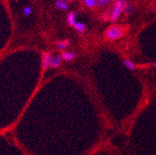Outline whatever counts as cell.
<instances>
[{"label": "cell", "mask_w": 156, "mask_h": 155, "mask_svg": "<svg viewBox=\"0 0 156 155\" xmlns=\"http://www.w3.org/2000/svg\"><path fill=\"white\" fill-rule=\"evenodd\" d=\"M127 1L126 0H116V2L113 5L112 10L110 14V20L112 22H116L119 19L121 13L125 10Z\"/></svg>", "instance_id": "1"}, {"label": "cell", "mask_w": 156, "mask_h": 155, "mask_svg": "<svg viewBox=\"0 0 156 155\" xmlns=\"http://www.w3.org/2000/svg\"><path fill=\"white\" fill-rule=\"evenodd\" d=\"M125 33V29L122 26L119 25H113L109 27L105 32V36L110 40H116L119 39L120 37L123 36Z\"/></svg>", "instance_id": "2"}, {"label": "cell", "mask_w": 156, "mask_h": 155, "mask_svg": "<svg viewBox=\"0 0 156 155\" xmlns=\"http://www.w3.org/2000/svg\"><path fill=\"white\" fill-rule=\"evenodd\" d=\"M52 55L50 52H45L42 55V66L45 70L48 69L51 65Z\"/></svg>", "instance_id": "3"}, {"label": "cell", "mask_w": 156, "mask_h": 155, "mask_svg": "<svg viewBox=\"0 0 156 155\" xmlns=\"http://www.w3.org/2000/svg\"><path fill=\"white\" fill-rule=\"evenodd\" d=\"M62 61H63V60H62V55H60V54H56V55H54V56L52 57V61H51V65H50V67L53 68V69L58 68V66H60V65L62 64Z\"/></svg>", "instance_id": "4"}, {"label": "cell", "mask_w": 156, "mask_h": 155, "mask_svg": "<svg viewBox=\"0 0 156 155\" xmlns=\"http://www.w3.org/2000/svg\"><path fill=\"white\" fill-rule=\"evenodd\" d=\"M62 60L65 62H72L76 58V54L71 51H64L62 54Z\"/></svg>", "instance_id": "5"}, {"label": "cell", "mask_w": 156, "mask_h": 155, "mask_svg": "<svg viewBox=\"0 0 156 155\" xmlns=\"http://www.w3.org/2000/svg\"><path fill=\"white\" fill-rule=\"evenodd\" d=\"M55 7L58 9L61 10H67L68 9V5L65 0H57L55 3Z\"/></svg>", "instance_id": "6"}, {"label": "cell", "mask_w": 156, "mask_h": 155, "mask_svg": "<svg viewBox=\"0 0 156 155\" xmlns=\"http://www.w3.org/2000/svg\"><path fill=\"white\" fill-rule=\"evenodd\" d=\"M70 41L69 40H64V41H58L56 43L57 48L60 50H65L69 46H70Z\"/></svg>", "instance_id": "7"}, {"label": "cell", "mask_w": 156, "mask_h": 155, "mask_svg": "<svg viewBox=\"0 0 156 155\" xmlns=\"http://www.w3.org/2000/svg\"><path fill=\"white\" fill-rule=\"evenodd\" d=\"M74 28H75V30L77 31L78 33H83L87 30V26L83 23H76L75 25H74Z\"/></svg>", "instance_id": "8"}, {"label": "cell", "mask_w": 156, "mask_h": 155, "mask_svg": "<svg viewBox=\"0 0 156 155\" xmlns=\"http://www.w3.org/2000/svg\"><path fill=\"white\" fill-rule=\"evenodd\" d=\"M67 22H68V23H69L71 26H74V25H75V23H77V22H76V19H75V13L70 12V13L67 15Z\"/></svg>", "instance_id": "9"}, {"label": "cell", "mask_w": 156, "mask_h": 155, "mask_svg": "<svg viewBox=\"0 0 156 155\" xmlns=\"http://www.w3.org/2000/svg\"><path fill=\"white\" fill-rule=\"evenodd\" d=\"M124 64H125V66H126L128 70H135V69H136V64H135L134 62H132L130 60L125 59V60H124Z\"/></svg>", "instance_id": "10"}, {"label": "cell", "mask_w": 156, "mask_h": 155, "mask_svg": "<svg viewBox=\"0 0 156 155\" xmlns=\"http://www.w3.org/2000/svg\"><path fill=\"white\" fill-rule=\"evenodd\" d=\"M125 10H126V14L127 15H130V14H132L133 12H134V10H135V9H134V6L133 5H131L130 3H126V8H125Z\"/></svg>", "instance_id": "11"}, {"label": "cell", "mask_w": 156, "mask_h": 155, "mask_svg": "<svg viewBox=\"0 0 156 155\" xmlns=\"http://www.w3.org/2000/svg\"><path fill=\"white\" fill-rule=\"evenodd\" d=\"M109 2H110V0H96V5H97V7L101 8V7L107 5Z\"/></svg>", "instance_id": "12"}, {"label": "cell", "mask_w": 156, "mask_h": 155, "mask_svg": "<svg viewBox=\"0 0 156 155\" xmlns=\"http://www.w3.org/2000/svg\"><path fill=\"white\" fill-rule=\"evenodd\" d=\"M32 8L31 7H29V6H26L23 9V15L24 16H30L31 14H32Z\"/></svg>", "instance_id": "13"}, {"label": "cell", "mask_w": 156, "mask_h": 155, "mask_svg": "<svg viewBox=\"0 0 156 155\" xmlns=\"http://www.w3.org/2000/svg\"><path fill=\"white\" fill-rule=\"evenodd\" d=\"M85 5L88 8H94L96 7V0H87L85 2Z\"/></svg>", "instance_id": "14"}, {"label": "cell", "mask_w": 156, "mask_h": 155, "mask_svg": "<svg viewBox=\"0 0 156 155\" xmlns=\"http://www.w3.org/2000/svg\"><path fill=\"white\" fill-rule=\"evenodd\" d=\"M102 19H104L105 21L108 20V19H110V14H108V13H103V14H102Z\"/></svg>", "instance_id": "15"}, {"label": "cell", "mask_w": 156, "mask_h": 155, "mask_svg": "<svg viewBox=\"0 0 156 155\" xmlns=\"http://www.w3.org/2000/svg\"><path fill=\"white\" fill-rule=\"evenodd\" d=\"M151 66L154 67V68H156V62H152V63H151Z\"/></svg>", "instance_id": "16"}, {"label": "cell", "mask_w": 156, "mask_h": 155, "mask_svg": "<svg viewBox=\"0 0 156 155\" xmlns=\"http://www.w3.org/2000/svg\"><path fill=\"white\" fill-rule=\"evenodd\" d=\"M66 2H70V1H72V0H65Z\"/></svg>", "instance_id": "17"}, {"label": "cell", "mask_w": 156, "mask_h": 155, "mask_svg": "<svg viewBox=\"0 0 156 155\" xmlns=\"http://www.w3.org/2000/svg\"><path fill=\"white\" fill-rule=\"evenodd\" d=\"M82 1H83V2H84V3H85V2H86V1H87V0H82Z\"/></svg>", "instance_id": "18"}]
</instances>
